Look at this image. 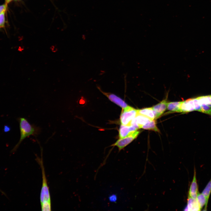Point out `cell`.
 Wrapping results in <instances>:
<instances>
[{"label":"cell","instance_id":"6da1fadb","mask_svg":"<svg viewBox=\"0 0 211 211\" xmlns=\"http://www.w3.org/2000/svg\"><path fill=\"white\" fill-rule=\"evenodd\" d=\"M41 151V157H36V160L40 165L41 169L42 183L40 194V202L42 211H51V205L49 188L45 175L43 164L42 150Z\"/></svg>","mask_w":211,"mask_h":211},{"label":"cell","instance_id":"7a4b0ae2","mask_svg":"<svg viewBox=\"0 0 211 211\" xmlns=\"http://www.w3.org/2000/svg\"><path fill=\"white\" fill-rule=\"evenodd\" d=\"M18 120L19 125L20 137L18 142L12 150V152L16 150L22 142L26 137L31 135L36 136L39 134L41 131L39 127L30 124L24 118H19Z\"/></svg>","mask_w":211,"mask_h":211},{"label":"cell","instance_id":"3957f363","mask_svg":"<svg viewBox=\"0 0 211 211\" xmlns=\"http://www.w3.org/2000/svg\"><path fill=\"white\" fill-rule=\"evenodd\" d=\"M137 114V110L128 106L122 108L120 115V121L122 125H130L131 121Z\"/></svg>","mask_w":211,"mask_h":211},{"label":"cell","instance_id":"277c9868","mask_svg":"<svg viewBox=\"0 0 211 211\" xmlns=\"http://www.w3.org/2000/svg\"><path fill=\"white\" fill-rule=\"evenodd\" d=\"M139 131H135L126 137L120 138L111 146H116L120 151L130 144L138 136L139 133Z\"/></svg>","mask_w":211,"mask_h":211},{"label":"cell","instance_id":"5b68a950","mask_svg":"<svg viewBox=\"0 0 211 211\" xmlns=\"http://www.w3.org/2000/svg\"><path fill=\"white\" fill-rule=\"evenodd\" d=\"M98 88L111 101L120 106L122 108L127 107L128 106L122 99L116 95L111 93H106L102 91L99 87Z\"/></svg>","mask_w":211,"mask_h":211},{"label":"cell","instance_id":"8992f818","mask_svg":"<svg viewBox=\"0 0 211 211\" xmlns=\"http://www.w3.org/2000/svg\"><path fill=\"white\" fill-rule=\"evenodd\" d=\"M198 192V186L196 177V170L195 167L193 178L190 186L188 196L193 199H196Z\"/></svg>","mask_w":211,"mask_h":211},{"label":"cell","instance_id":"52a82bcc","mask_svg":"<svg viewBox=\"0 0 211 211\" xmlns=\"http://www.w3.org/2000/svg\"><path fill=\"white\" fill-rule=\"evenodd\" d=\"M138 129L133 125H121L119 130L120 138L125 137L132 132L137 131Z\"/></svg>","mask_w":211,"mask_h":211},{"label":"cell","instance_id":"ba28073f","mask_svg":"<svg viewBox=\"0 0 211 211\" xmlns=\"http://www.w3.org/2000/svg\"><path fill=\"white\" fill-rule=\"evenodd\" d=\"M194 111V110L192 98L181 102L180 112L186 113Z\"/></svg>","mask_w":211,"mask_h":211},{"label":"cell","instance_id":"9c48e42d","mask_svg":"<svg viewBox=\"0 0 211 211\" xmlns=\"http://www.w3.org/2000/svg\"><path fill=\"white\" fill-rule=\"evenodd\" d=\"M167 104L166 99L152 107L156 113V119L159 117L166 110Z\"/></svg>","mask_w":211,"mask_h":211},{"label":"cell","instance_id":"30bf717a","mask_svg":"<svg viewBox=\"0 0 211 211\" xmlns=\"http://www.w3.org/2000/svg\"><path fill=\"white\" fill-rule=\"evenodd\" d=\"M186 210L188 211L201 210L196 199H193L188 196L187 205Z\"/></svg>","mask_w":211,"mask_h":211},{"label":"cell","instance_id":"8fae6325","mask_svg":"<svg viewBox=\"0 0 211 211\" xmlns=\"http://www.w3.org/2000/svg\"><path fill=\"white\" fill-rule=\"evenodd\" d=\"M137 114L144 115L152 120L156 119V113L152 108L137 110Z\"/></svg>","mask_w":211,"mask_h":211},{"label":"cell","instance_id":"7c38bea8","mask_svg":"<svg viewBox=\"0 0 211 211\" xmlns=\"http://www.w3.org/2000/svg\"><path fill=\"white\" fill-rule=\"evenodd\" d=\"M197 200L199 204L201 210L205 206L204 210H206L208 201L205 196L201 193L199 192L197 197Z\"/></svg>","mask_w":211,"mask_h":211},{"label":"cell","instance_id":"4fadbf2b","mask_svg":"<svg viewBox=\"0 0 211 211\" xmlns=\"http://www.w3.org/2000/svg\"><path fill=\"white\" fill-rule=\"evenodd\" d=\"M181 102H174L167 103V108L168 110L172 112H180Z\"/></svg>","mask_w":211,"mask_h":211},{"label":"cell","instance_id":"5bb4252c","mask_svg":"<svg viewBox=\"0 0 211 211\" xmlns=\"http://www.w3.org/2000/svg\"><path fill=\"white\" fill-rule=\"evenodd\" d=\"M141 128L144 129L151 130L159 132V130L156 126V122L154 120H150L142 126Z\"/></svg>","mask_w":211,"mask_h":211},{"label":"cell","instance_id":"9a60e30c","mask_svg":"<svg viewBox=\"0 0 211 211\" xmlns=\"http://www.w3.org/2000/svg\"><path fill=\"white\" fill-rule=\"evenodd\" d=\"M211 193V178L203 191L202 193L205 196L207 200L208 201Z\"/></svg>","mask_w":211,"mask_h":211},{"label":"cell","instance_id":"2e32d148","mask_svg":"<svg viewBox=\"0 0 211 211\" xmlns=\"http://www.w3.org/2000/svg\"><path fill=\"white\" fill-rule=\"evenodd\" d=\"M6 11H4L0 13V27L3 28L5 24V13Z\"/></svg>","mask_w":211,"mask_h":211},{"label":"cell","instance_id":"e0dca14e","mask_svg":"<svg viewBox=\"0 0 211 211\" xmlns=\"http://www.w3.org/2000/svg\"><path fill=\"white\" fill-rule=\"evenodd\" d=\"M7 7V4H5L0 6V13L4 11H6Z\"/></svg>","mask_w":211,"mask_h":211},{"label":"cell","instance_id":"ac0fdd59","mask_svg":"<svg viewBox=\"0 0 211 211\" xmlns=\"http://www.w3.org/2000/svg\"><path fill=\"white\" fill-rule=\"evenodd\" d=\"M11 128L8 125H5L4 127V131L5 132H7L10 131Z\"/></svg>","mask_w":211,"mask_h":211},{"label":"cell","instance_id":"d6986e66","mask_svg":"<svg viewBox=\"0 0 211 211\" xmlns=\"http://www.w3.org/2000/svg\"><path fill=\"white\" fill-rule=\"evenodd\" d=\"M115 198L116 197H115V196L113 195L112 196H110V200L113 201V200L115 201V199H116Z\"/></svg>","mask_w":211,"mask_h":211},{"label":"cell","instance_id":"ffe728a7","mask_svg":"<svg viewBox=\"0 0 211 211\" xmlns=\"http://www.w3.org/2000/svg\"><path fill=\"white\" fill-rule=\"evenodd\" d=\"M13 0H6V3L7 4Z\"/></svg>","mask_w":211,"mask_h":211},{"label":"cell","instance_id":"44dd1931","mask_svg":"<svg viewBox=\"0 0 211 211\" xmlns=\"http://www.w3.org/2000/svg\"><path fill=\"white\" fill-rule=\"evenodd\" d=\"M0 191L1 192V193H2L4 194H5V193L4 192H3L2 191H1V190H0Z\"/></svg>","mask_w":211,"mask_h":211},{"label":"cell","instance_id":"7402d4cb","mask_svg":"<svg viewBox=\"0 0 211 211\" xmlns=\"http://www.w3.org/2000/svg\"></svg>","mask_w":211,"mask_h":211}]
</instances>
